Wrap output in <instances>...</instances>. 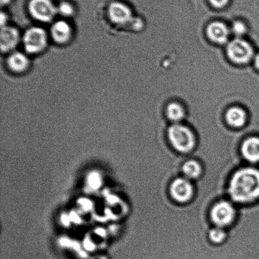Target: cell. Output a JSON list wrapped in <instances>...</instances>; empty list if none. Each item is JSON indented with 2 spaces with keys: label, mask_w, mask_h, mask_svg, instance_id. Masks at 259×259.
Wrapping results in <instances>:
<instances>
[{
  "label": "cell",
  "mask_w": 259,
  "mask_h": 259,
  "mask_svg": "<svg viewBox=\"0 0 259 259\" xmlns=\"http://www.w3.org/2000/svg\"><path fill=\"white\" fill-rule=\"evenodd\" d=\"M227 199L237 207L259 201V167L245 164L232 172L227 182Z\"/></svg>",
  "instance_id": "cell-1"
},
{
  "label": "cell",
  "mask_w": 259,
  "mask_h": 259,
  "mask_svg": "<svg viewBox=\"0 0 259 259\" xmlns=\"http://www.w3.org/2000/svg\"><path fill=\"white\" fill-rule=\"evenodd\" d=\"M166 138L172 150L180 154H192L197 145L194 130L181 123H174L167 127Z\"/></svg>",
  "instance_id": "cell-2"
},
{
  "label": "cell",
  "mask_w": 259,
  "mask_h": 259,
  "mask_svg": "<svg viewBox=\"0 0 259 259\" xmlns=\"http://www.w3.org/2000/svg\"><path fill=\"white\" fill-rule=\"evenodd\" d=\"M238 216V207L226 198L215 202L210 207L209 217L212 226L229 229Z\"/></svg>",
  "instance_id": "cell-3"
},
{
  "label": "cell",
  "mask_w": 259,
  "mask_h": 259,
  "mask_svg": "<svg viewBox=\"0 0 259 259\" xmlns=\"http://www.w3.org/2000/svg\"><path fill=\"white\" fill-rule=\"evenodd\" d=\"M168 192L172 201L177 204H189L195 196L194 182L182 176L177 177L170 182Z\"/></svg>",
  "instance_id": "cell-4"
},
{
  "label": "cell",
  "mask_w": 259,
  "mask_h": 259,
  "mask_svg": "<svg viewBox=\"0 0 259 259\" xmlns=\"http://www.w3.org/2000/svg\"><path fill=\"white\" fill-rule=\"evenodd\" d=\"M227 53L232 62L240 65L249 63L255 55L252 46L241 38H236L228 43Z\"/></svg>",
  "instance_id": "cell-5"
},
{
  "label": "cell",
  "mask_w": 259,
  "mask_h": 259,
  "mask_svg": "<svg viewBox=\"0 0 259 259\" xmlns=\"http://www.w3.org/2000/svg\"><path fill=\"white\" fill-rule=\"evenodd\" d=\"M28 10L34 19L42 22H49L58 14L57 6L52 0H30Z\"/></svg>",
  "instance_id": "cell-6"
},
{
  "label": "cell",
  "mask_w": 259,
  "mask_h": 259,
  "mask_svg": "<svg viewBox=\"0 0 259 259\" xmlns=\"http://www.w3.org/2000/svg\"><path fill=\"white\" fill-rule=\"evenodd\" d=\"M47 33L42 28L33 27L27 29L23 37V44L25 51L30 54L42 52L47 47Z\"/></svg>",
  "instance_id": "cell-7"
},
{
  "label": "cell",
  "mask_w": 259,
  "mask_h": 259,
  "mask_svg": "<svg viewBox=\"0 0 259 259\" xmlns=\"http://www.w3.org/2000/svg\"><path fill=\"white\" fill-rule=\"evenodd\" d=\"M240 153L246 164L255 166L259 164L258 134H253L243 139L240 144Z\"/></svg>",
  "instance_id": "cell-8"
},
{
  "label": "cell",
  "mask_w": 259,
  "mask_h": 259,
  "mask_svg": "<svg viewBox=\"0 0 259 259\" xmlns=\"http://www.w3.org/2000/svg\"><path fill=\"white\" fill-rule=\"evenodd\" d=\"M108 14L111 21L118 25L128 24L134 17L131 8L121 2H111L108 8Z\"/></svg>",
  "instance_id": "cell-9"
},
{
  "label": "cell",
  "mask_w": 259,
  "mask_h": 259,
  "mask_svg": "<svg viewBox=\"0 0 259 259\" xmlns=\"http://www.w3.org/2000/svg\"><path fill=\"white\" fill-rule=\"evenodd\" d=\"M230 31L227 25L219 21L210 23L206 30L208 38L218 45L225 44L228 42Z\"/></svg>",
  "instance_id": "cell-10"
},
{
  "label": "cell",
  "mask_w": 259,
  "mask_h": 259,
  "mask_svg": "<svg viewBox=\"0 0 259 259\" xmlns=\"http://www.w3.org/2000/svg\"><path fill=\"white\" fill-rule=\"evenodd\" d=\"M182 176L195 182L199 180L204 174V167L199 160L190 158L185 161L181 167Z\"/></svg>",
  "instance_id": "cell-11"
},
{
  "label": "cell",
  "mask_w": 259,
  "mask_h": 259,
  "mask_svg": "<svg viewBox=\"0 0 259 259\" xmlns=\"http://www.w3.org/2000/svg\"><path fill=\"white\" fill-rule=\"evenodd\" d=\"M20 40L19 33L15 28L10 26L2 27L0 45L3 52H7L17 47Z\"/></svg>",
  "instance_id": "cell-12"
},
{
  "label": "cell",
  "mask_w": 259,
  "mask_h": 259,
  "mask_svg": "<svg viewBox=\"0 0 259 259\" xmlns=\"http://www.w3.org/2000/svg\"><path fill=\"white\" fill-rule=\"evenodd\" d=\"M247 114L244 110L238 106H232L227 111L225 120L228 126L233 129L242 128L247 123Z\"/></svg>",
  "instance_id": "cell-13"
},
{
  "label": "cell",
  "mask_w": 259,
  "mask_h": 259,
  "mask_svg": "<svg viewBox=\"0 0 259 259\" xmlns=\"http://www.w3.org/2000/svg\"><path fill=\"white\" fill-rule=\"evenodd\" d=\"M51 34L55 42L64 44L70 40L72 35V29L67 22L58 20L52 25Z\"/></svg>",
  "instance_id": "cell-14"
},
{
  "label": "cell",
  "mask_w": 259,
  "mask_h": 259,
  "mask_svg": "<svg viewBox=\"0 0 259 259\" xmlns=\"http://www.w3.org/2000/svg\"><path fill=\"white\" fill-rule=\"evenodd\" d=\"M8 66L15 72H24L29 66V60L26 55L21 52H14L8 58Z\"/></svg>",
  "instance_id": "cell-15"
},
{
  "label": "cell",
  "mask_w": 259,
  "mask_h": 259,
  "mask_svg": "<svg viewBox=\"0 0 259 259\" xmlns=\"http://www.w3.org/2000/svg\"><path fill=\"white\" fill-rule=\"evenodd\" d=\"M229 232L228 229L212 226L207 233L209 242L214 245H222L227 240Z\"/></svg>",
  "instance_id": "cell-16"
},
{
  "label": "cell",
  "mask_w": 259,
  "mask_h": 259,
  "mask_svg": "<svg viewBox=\"0 0 259 259\" xmlns=\"http://www.w3.org/2000/svg\"><path fill=\"white\" fill-rule=\"evenodd\" d=\"M167 118L174 123H180L185 118V110L180 103L171 102L166 106Z\"/></svg>",
  "instance_id": "cell-17"
},
{
  "label": "cell",
  "mask_w": 259,
  "mask_h": 259,
  "mask_svg": "<svg viewBox=\"0 0 259 259\" xmlns=\"http://www.w3.org/2000/svg\"><path fill=\"white\" fill-rule=\"evenodd\" d=\"M58 14L64 17L72 16L75 12L74 7L68 2H61L57 6Z\"/></svg>",
  "instance_id": "cell-18"
},
{
  "label": "cell",
  "mask_w": 259,
  "mask_h": 259,
  "mask_svg": "<svg viewBox=\"0 0 259 259\" xmlns=\"http://www.w3.org/2000/svg\"><path fill=\"white\" fill-rule=\"evenodd\" d=\"M230 30L237 38H240L242 35L245 34L247 31V27L242 22L235 21L233 22Z\"/></svg>",
  "instance_id": "cell-19"
},
{
  "label": "cell",
  "mask_w": 259,
  "mask_h": 259,
  "mask_svg": "<svg viewBox=\"0 0 259 259\" xmlns=\"http://www.w3.org/2000/svg\"><path fill=\"white\" fill-rule=\"evenodd\" d=\"M128 24L131 25V29L136 30H141L144 26L143 21L141 18L139 17L132 18Z\"/></svg>",
  "instance_id": "cell-20"
},
{
  "label": "cell",
  "mask_w": 259,
  "mask_h": 259,
  "mask_svg": "<svg viewBox=\"0 0 259 259\" xmlns=\"http://www.w3.org/2000/svg\"><path fill=\"white\" fill-rule=\"evenodd\" d=\"M210 4L217 9H222L228 4L229 0H209Z\"/></svg>",
  "instance_id": "cell-21"
},
{
  "label": "cell",
  "mask_w": 259,
  "mask_h": 259,
  "mask_svg": "<svg viewBox=\"0 0 259 259\" xmlns=\"http://www.w3.org/2000/svg\"><path fill=\"white\" fill-rule=\"evenodd\" d=\"M1 26L2 27L6 26V23L7 21V16L6 14L4 12L1 13Z\"/></svg>",
  "instance_id": "cell-22"
},
{
  "label": "cell",
  "mask_w": 259,
  "mask_h": 259,
  "mask_svg": "<svg viewBox=\"0 0 259 259\" xmlns=\"http://www.w3.org/2000/svg\"><path fill=\"white\" fill-rule=\"evenodd\" d=\"M253 63H254V66L256 68V69L259 71V52L256 53V54L254 56V57H253Z\"/></svg>",
  "instance_id": "cell-23"
},
{
  "label": "cell",
  "mask_w": 259,
  "mask_h": 259,
  "mask_svg": "<svg viewBox=\"0 0 259 259\" xmlns=\"http://www.w3.org/2000/svg\"><path fill=\"white\" fill-rule=\"evenodd\" d=\"M11 1L12 0H0V4L2 7L7 6Z\"/></svg>",
  "instance_id": "cell-24"
}]
</instances>
